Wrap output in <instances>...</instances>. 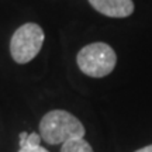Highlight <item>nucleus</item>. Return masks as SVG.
Masks as SVG:
<instances>
[{"label":"nucleus","instance_id":"5","mask_svg":"<svg viewBox=\"0 0 152 152\" xmlns=\"http://www.w3.org/2000/svg\"><path fill=\"white\" fill-rule=\"evenodd\" d=\"M61 152H93V149L85 138H75L62 144Z\"/></svg>","mask_w":152,"mask_h":152},{"label":"nucleus","instance_id":"6","mask_svg":"<svg viewBox=\"0 0 152 152\" xmlns=\"http://www.w3.org/2000/svg\"><path fill=\"white\" fill-rule=\"evenodd\" d=\"M41 135L37 134V132H31L28 134V137L26 140L20 141V148H33V147H38L39 142H41Z\"/></svg>","mask_w":152,"mask_h":152},{"label":"nucleus","instance_id":"4","mask_svg":"<svg viewBox=\"0 0 152 152\" xmlns=\"http://www.w3.org/2000/svg\"><path fill=\"white\" fill-rule=\"evenodd\" d=\"M94 10L107 17L123 18L128 17L134 11L132 0H89Z\"/></svg>","mask_w":152,"mask_h":152},{"label":"nucleus","instance_id":"2","mask_svg":"<svg viewBox=\"0 0 152 152\" xmlns=\"http://www.w3.org/2000/svg\"><path fill=\"white\" fill-rule=\"evenodd\" d=\"M77 66L90 77H104L111 73L117 62L114 49L106 42H93L79 51Z\"/></svg>","mask_w":152,"mask_h":152},{"label":"nucleus","instance_id":"3","mask_svg":"<svg viewBox=\"0 0 152 152\" xmlns=\"http://www.w3.org/2000/svg\"><path fill=\"white\" fill-rule=\"evenodd\" d=\"M44 31L35 23H26L16 30L10 41L11 58L17 64L33 61L41 51L44 44Z\"/></svg>","mask_w":152,"mask_h":152},{"label":"nucleus","instance_id":"1","mask_svg":"<svg viewBox=\"0 0 152 152\" xmlns=\"http://www.w3.org/2000/svg\"><path fill=\"white\" fill-rule=\"evenodd\" d=\"M85 132L86 130L80 120L65 110L48 111L39 123V135L51 145L65 144L75 138H83Z\"/></svg>","mask_w":152,"mask_h":152},{"label":"nucleus","instance_id":"8","mask_svg":"<svg viewBox=\"0 0 152 152\" xmlns=\"http://www.w3.org/2000/svg\"><path fill=\"white\" fill-rule=\"evenodd\" d=\"M135 152H152V145H147V147L141 148V149H138Z\"/></svg>","mask_w":152,"mask_h":152},{"label":"nucleus","instance_id":"7","mask_svg":"<svg viewBox=\"0 0 152 152\" xmlns=\"http://www.w3.org/2000/svg\"><path fill=\"white\" fill-rule=\"evenodd\" d=\"M18 152H49V151H47L41 145H38V147H33V148H20Z\"/></svg>","mask_w":152,"mask_h":152}]
</instances>
